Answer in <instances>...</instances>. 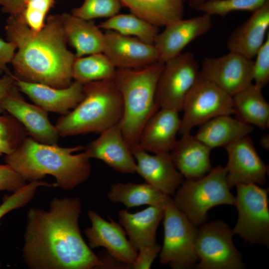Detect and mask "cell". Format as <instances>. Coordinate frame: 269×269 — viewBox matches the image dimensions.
<instances>
[{
	"label": "cell",
	"mask_w": 269,
	"mask_h": 269,
	"mask_svg": "<svg viewBox=\"0 0 269 269\" xmlns=\"http://www.w3.org/2000/svg\"><path fill=\"white\" fill-rule=\"evenodd\" d=\"M82 209L77 197L55 198L48 210L30 209L26 217L22 257L33 269H92L104 263L80 232Z\"/></svg>",
	"instance_id": "6da1fadb"
},
{
	"label": "cell",
	"mask_w": 269,
	"mask_h": 269,
	"mask_svg": "<svg viewBox=\"0 0 269 269\" xmlns=\"http://www.w3.org/2000/svg\"><path fill=\"white\" fill-rule=\"evenodd\" d=\"M5 28L7 41L17 49L11 62L16 79L57 88L71 84L76 57L67 48L61 14L49 16L38 32L18 14L10 15Z\"/></svg>",
	"instance_id": "7a4b0ae2"
},
{
	"label": "cell",
	"mask_w": 269,
	"mask_h": 269,
	"mask_svg": "<svg viewBox=\"0 0 269 269\" xmlns=\"http://www.w3.org/2000/svg\"><path fill=\"white\" fill-rule=\"evenodd\" d=\"M78 145L62 147L38 142L27 137L12 153L6 155L4 161L25 181H38L46 175L55 177L56 186L70 190L83 183L91 171L90 158Z\"/></svg>",
	"instance_id": "3957f363"
},
{
	"label": "cell",
	"mask_w": 269,
	"mask_h": 269,
	"mask_svg": "<svg viewBox=\"0 0 269 269\" xmlns=\"http://www.w3.org/2000/svg\"><path fill=\"white\" fill-rule=\"evenodd\" d=\"M164 64L159 61L140 69H117L113 77L123 102V116L118 125L131 151L138 146L145 125L160 109L155 93Z\"/></svg>",
	"instance_id": "277c9868"
},
{
	"label": "cell",
	"mask_w": 269,
	"mask_h": 269,
	"mask_svg": "<svg viewBox=\"0 0 269 269\" xmlns=\"http://www.w3.org/2000/svg\"><path fill=\"white\" fill-rule=\"evenodd\" d=\"M83 86V99L56 122L55 126L60 136L101 133L122 119L123 98L113 78L85 83Z\"/></svg>",
	"instance_id": "5b68a950"
},
{
	"label": "cell",
	"mask_w": 269,
	"mask_h": 269,
	"mask_svg": "<svg viewBox=\"0 0 269 269\" xmlns=\"http://www.w3.org/2000/svg\"><path fill=\"white\" fill-rule=\"evenodd\" d=\"M227 173L226 166L218 165L198 179L184 180L176 191L173 202L195 226L205 223L213 207L234 205L235 197L230 191Z\"/></svg>",
	"instance_id": "8992f818"
},
{
	"label": "cell",
	"mask_w": 269,
	"mask_h": 269,
	"mask_svg": "<svg viewBox=\"0 0 269 269\" xmlns=\"http://www.w3.org/2000/svg\"><path fill=\"white\" fill-rule=\"evenodd\" d=\"M164 239L159 262L174 269L195 267L198 260L195 250L198 227L176 206L172 199L163 214Z\"/></svg>",
	"instance_id": "52a82bcc"
},
{
	"label": "cell",
	"mask_w": 269,
	"mask_h": 269,
	"mask_svg": "<svg viewBox=\"0 0 269 269\" xmlns=\"http://www.w3.org/2000/svg\"><path fill=\"white\" fill-rule=\"evenodd\" d=\"M179 134L191 133L192 129L215 117L234 114L232 96L203 75L200 70L182 106Z\"/></svg>",
	"instance_id": "ba28073f"
},
{
	"label": "cell",
	"mask_w": 269,
	"mask_h": 269,
	"mask_svg": "<svg viewBox=\"0 0 269 269\" xmlns=\"http://www.w3.org/2000/svg\"><path fill=\"white\" fill-rule=\"evenodd\" d=\"M234 205L238 218L232 230L234 234L250 244H269L268 189L257 184H238Z\"/></svg>",
	"instance_id": "9c48e42d"
},
{
	"label": "cell",
	"mask_w": 269,
	"mask_h": 269,
	"mask_svg": "<svg viewBox=\"0 0 269 269\" xmlns=\"http://www.w3.org/2000/svg\"><path fill=\"white\" fill-rule=\"evenodd\" d=\"M234 234L221 220L204 223L198 228L195 250L199 269H241V254L233 242Z\"/></svg>",
	"instance_id": "30bf717a"
},
{
	"label": "cell",
	"mask_w": 269,
	"mask_h": 269,
	"mask_svg": "<svg viewBox=\"0 0 269 269\" xmlns=\"http://www.w3.org/2000/svg\"><path fill=\"white\" fill-rule=\"evenodd\" d=\"M164 207L149 206L134 213L126 210L118 211L120 224L126 231L130 243L138 252L131 268L150 269L160 252L161 247L156 244V233L163 217Z\"/></svg>",
	"instance_id": "8fae6325"
},
{
	"label": "cell",
	"mask_w": 269,
	"mask_h": 269,
	"mask_svg": "<svg viewBox=\"0 0 269 269\" xmlns=\"http://www.w3.org/2000/svg\"><path fill=\"white\" fill-rule=\"evenodd\" d=\"M199 73L197 61L191 52L181 53L165 62L156 89L158 107L182 111L184 99Z\"/></svg>",
	"instance_id": "7c38bea8"
},
{
	"label": "cell",
	"mask_w": 269,
	"mask_h": 269,
	"mask_svg": "<svg viewBox=\"0 0 269 269\" xmlns=\"http://www.w3.org/2000/svg\"><path fill=\"white\" fill-rule=\"evenodd\" d=\"M228 154L227 182L229 188L238 184L263 185L267 180L268 166L261 159L249 135L225 147Z\"/></svg>",
	"instance_id": "4fadbf2b"
},
{
	"label": "cell",
	"mask_w": 269,
	"mask_h": 269,
	"mask_svg": "<svg viewBox=\"0 0 269 269\" xmlns=\"http://www.w3.org/2000/svg\"><path fill=\"white\" fill-rule=\"evenodd\" d=\"M254 61L230 52L218 57L206 58L201 73L231 96L253 83Z\"/></svg>",
	"instance_id": "5bb4252c"
},
{
	"label": "cell",
	"mask_w": 269,
	"mask_h": 269,
	"mask_svg": "<svg viewBox=\"0 0 269 269\" xmlns=\"http://www.w3.org/2000/svg\"><path fill=\"white\" fill-rule=\"evenodd\" d=\"M104 34L103 53L117 69H140L160 61L153 44L113 30H106Z\"/></svg>",
	"instance_id": "9a60e30c"
},
{
	"label": "cell",
	"mask_w": 269,
	"mask_h": 269,
	"mask_svg": "<svg viewBox=\"0 0 269 269\" xmlns=\"http://www.w3.org/2000/svg\"><path fill=\"white\" fill-rule=\"evenodd\" d=\"M88 216L91 226L85 230L91 249L105 248L112 258L127 265L131 269L135 261L137 252L126 238V232L122 225L110 218L106 221L95 211L90 210Z\"/></svg>",
	"instance_id": "2e32d148"
},
{
	"label": "cell",
	"mask_w": 269,
	"mask_h": 269,
	"mask_svg": "<svg viewBox=\"0 0 269 269\" xmlns=\"http://www.w3.org/2000/svg\"><path fill=\"white\" fill-rule=\"evenodd\" d=\"M212 24V16L203 13L187 19L182 18L165 26L153 44L160 61L165 63L180 55L189 43L207 33Z\"/></svg>",
	"instance_id": "e0dca14e"
},
{
	"label": "cell",
	"mask_w": 269,
	"mask_h": 269,
	"mask_svg": "<svg viewBox=\"0 0 269 269\" xmlns=\"http://www.w3.org/2000/svg\"><path fill=\"white\" fill-rule=\"evenodd\" d=\"M15 85L3 98L1 106L24 127L28 134L36 141L57 145L59 134L49 121L47 112L37 105L26 102Z\"/></svg>",
	"instance_id": "ac0fdd59"
},
{
	"label": "cell",
	"mask_w": 269,
	"mask_h": 269,
	"mask_svg": "<svg viewBox=\"0 0 269 269\" xmlns=\"http://www.w3.org/2000/svg\"><path fill=\"white\" fill-rule=\"evenodd\" d=\"M132 152L136 160V172L162 193L174 196L184 178L175 167L170 152L150 154L139 146Z\"/></svg>",
	"instance_id": "d6986e66"
},
{
	"label": "cell",
	"mask_w": 269,
	"mask_h": 269,
	"mask_svg": "<svg viewBox=\"0 0 269 269\" xmlns=\"http://www.w3.org/2000/svg\"><path fill=\"white\" fill-rule=\"evenodd\" d=\"M84 150L90 158L100 159L118 172H136V162L118 124L101 132Z\"/></svg>",
	"instance_id": "ffe728a7"
},
{
	"label": "cell",
	"mask_w": 269,
	"mask_h": 269,
	"mask_svg": "<svg viewBox=\"0 0 269 269\" xmlns=\"http://www.w3.org/2000/svg\"><path fill=\"white\" fill-rule=\"evenodd\" d=\"M15 85L35 104L45 111L65 115L84 98L83 84L74 81L65 88L28 82L15 78Z\"/></svg>",
	"instance_id": "44dd1931"
},
{
	"label": "cell",
	"mask_w": 269,
	"mask_h": 269,
	"mask_svg": "<svg viewBox=\"0 0 269 269\" xmlns=\"http://www.w3.org/2000/svg\"><path fill=\"white\" fill-rule=\"evenodd\" d=\"M179 113L172 109H159L142 129L138 146L152 153L170 152L180 127Z\"/></svg>",
	"instance_id": "7402d4cb"
},
{
	"label": "cell",
	"mask_w": 269,
	"mask_h": 269,
	"mask_svg": "<svg viewBox=\"0 0 269 269\" xmlns=\"http://www.w3.org/2000/svg\"><path fill=\"white\" fill-rule=\"evenodd\" d=\"M170 151L173 163L186 180L198 179L212 169L209 147L191 133L181 135Z\"/></svg>",
	"instance_id": "603a6c76"
},
{
	"label": "cell",
	"mask_w": 269,
	"mask_h": 269,
	"mask_svg": "<svg viewBox=\"0 0 269 269\" xmlns=\"http://www.w3.org/2000/svg\"><path fill=\"white\" fill-rule=\"evenodd\" d=\"M269 27V0L231 33L227 47L230 52L253 59L264 44Z\"/></svg>",
	"instance_id": "cb8c5ba5"
},
{
	"label": "cell",
	"mask_w": 269,
	"mask_h": 269,
	"mask_svg": "<svg viewBox=\"0 0 269 269\" xmlns=\"http://www.w3.org/2000/svg\"><path fill=\"white\" fill-rule=\"evenodd\" d=\"M61 16L67 42L75 49L76 57L103 52L105 34L99 26L72 13Z\"/></svg>",
	"instance_id": "d4e9b609"
},
{
	"label": "cell",
	"mask_w": 269,
	"mask_h": 269,
	"mask_svg": "<svg viewBox=\"0 0 269 269\" xmlns=\"http://www.w3.org/2000/svg\"><path fill=\"white\" fill-rule=\"evenodd\" d=\"M253 127L230 115L215 117L200 125L195 137L212 149L249 135Z\"/></svg>",
	"instance_id": "484cf974"
},
{
	"label": "cell",
	"mask_w": 269,
	"mask_h": 269,
	"mask_svg": "<svg viewBox=\"0 0 269 269\" xmlns=\"http://www.w3.org/2000/svg\"><path fill=\"white\" fill-rule=\"evenodd\" d=\"M122 6L149 23L166 26L183 18V0H120Z\"/></svg>",
	"instance_id": "4316f807"
},
{
	"label": "cell",
	"mask_w": 269,
	"mask_h": 269,
	"mask_svg": "<svg viewBox=\"0 0 269 269\" xmlns=\"http://www.w3.org/2000/svg\"><path fill=\"white\" fill-rule=\"evenodd\" d=\"M262 88L252 83L232 96L234 114L241 121L261 129L269 127V104Z\"/></svg>",
	"instance_id": "83f0119b"
},
{
	"label": "cell",
	"mask_w": 269,
	"mask_h": 269,
	"mask_svg": "<svg viewBox=\"0 0 269 269\" xmlns=\"http://www.w3.org/2000/svg\"><path fill=\"white\" fill-rule=\"evenodd\" d=\"M107 197L111 202L121 203L128 208L143 205L165 207L172 199L146 182L114 183L110 188Z\"/></svg>",
	"instance_id": "f1b7e54d"
},
{
	"label": "cell",
	"mask_w": 269,
	"mask_h": 269,
	"mask_svg": "<svg viewBox=\"0 0 269 269\" xmlns=\"http://www.w3.org/2000/svg\"><path fill=\"white\" fill-rule=\"evenodd\" d=\"M98 26L106 30H113L124 35L137 38L149 44H154L159 33V27L132 13H118L101 22Z\"/></svg>",
	"instance_id": "f546056e"
},
{
	"label": "cell",
	"mask_w": 269,
	"mask_h": 269,
	"mask_svg": "<svg viewBox=\"0 0 269 269\" xmlns=\"http://www.w3.org/2000/svg\"><path fill=\"white\" fill-rule=\"evenodd\" d=\"M117 68L103 52L76 57L72 68L75 81L85 84L113 79Z\"/></svg>",
	"instance_id": "4dcf8cb0"
},
{
	"label": "cell",
	"mask_w": 269,
	"mask_h": 269,
	"mask_svg": "<svg viewBox=\"0 0 269 269\" xmlns=\"http://www.w3.org/2000/svg\"><path fill=\"white\" fill-rule=\"evenodd\" d=\"M29 135L22 124L12 115L0 116V152L9 155Z\"/></svg>",
	"instance_id": "1f68e13d"
},
{
	"label": "cell",
	"mask_w": 269,
	"mask_h": 269,
	"mask_svg": "<svg viewBox=\"0 0 269 269\" xmlns=\"http://www.w3.org/2000/svg\"><path fill=\"white\" fill-rule=\"evenodd\" d=\"M269 0H206L194 9L211 16H225L237 11L254 12Z\"/></svg>",
	"instance_id": "d6a6232c"
},
{
	"label": "cell",
	"mask_w": 269,
	"mask_h": 269,
	"mask_svg": "<svg viewBox=\"0 0 269 269\" xmlns=\"http://www.w3.org/2000/svg\"><path fill=\"white\" fill-rule=\"evenodd\" d=\"M122 6L120 0H84L79 7L71 12L75 16L91 20L98 18H110L119 13Z\"/></svg>",
	"instance_id": "836d02e7"
},
{
	"label": "cell",
	"mask_w": 269,
	"mask_h": 269,
	"mask_svg": "<svg viewBox=\"0 0 269 269\" xmlns=\"http://www.w3.org/2000/svg\"><path fill=\"white\" fill-rule=\"evenodd\" d=\"M56 0H27L18 15L31 30L38 32L43 27L46 15Z\"/></svg>",
	"instance_id": "e575fe53"
},
{
	"label": "cell",
	"mask_w": 269,
	"mask_h": 269,
	"mask_svg": "<svg viewBox=\"0 0 269 269\" xmlns=\"http://www.w3.org/2000/svg\"><path fill=\"white\" fill-rule=\"evenodd\" d=\"M40 186L56 187L55 183L51 184L41 181L30 182L14 192L11 195H5L0 205V219L11 211L22 207L29 203L34 197L37 189Z\"/></svg>",
	"instance_id": "d590c367"
},
{
	"label": "cell",
	"mask_w": 269,
	"mask_h": 269,
	"mask_svg": "<svg viewBox=\"0 0 269 269\" xmlns=\"http://www.w3.org/2000/svg\"><path fill=\"white\" fill-rule=\"evenodd\" d=\"M254 61L253 77L256 86L263 88L269 81V33Z\"/></svg>",
	"instance_id": "8d00e7d4"
},
{
	"label": "cell",
	"mask_w": 269,
	"mask_h": 269,
	"mask_svg": "<svg viewBox=\"0 0 269 269\" xmlns=\"http://www.w3.org/2000/svg\"><path fill=\"white\" fill-rule=\"evenodd\" d=\"M25 184V180L9 165L0 164V191L14 192Z\"/></svg>",
	"instance_id": "74e56055"
},
{
	"label": "cell",
	"mask_w": 269,
	"mask_h": 269,
	"mask_svg": "<svg viewBox=\"0 0 269 269\" xmlns=\"http://www.w3.org/2000/svg\"><path fill=\"white\" fill-rule=\"evenodd\" d=\"M16 49L15 43L0 38V69L6 74H11L7 65L11 62Z\"/></svg>",
	"instance_id": "f35d334b"
},
{
	"label": "cell",
	"mask_w": 269,
	"mask_h": 269,
	"mask_svg": "<svg viewBox=\"0 0 269 269\" xmlns=\"http://www.w3.org/2000/svg\"><path fill=\"white\" fill-rule=\"evenodd\" d=\"M14 82L15 77L11 74H6L0 78V114L5 112L1 106L2 100L14 86Z\"/></svg>",
	"instance_id": "ab89813d"
},
{
	"label": "cell",
	"mask_w": 269,
	"mask_h": 269,
	"mask_svg": "<svg viewBox=\"0 0 269 269\" xmlns=\"http://www.w3.org/2000/svg\"><path fill=\"white\" fill-rule=\"evenodd\" d=\"M27 0H0L2 12L10 15L20 13Z\"/></svg>",
	"instance_id": "60d3db41"
},
{
	"label": "cell",
	"mask_w": 269,
	"mask_h": 269,
	"mask_svg": "<svg viewBox=\"0 0 269 269\" xmlns=\"http://www.w3.org/2000/svg\"><path fill=\"white\" fill-rule=\"evenodd\" d=\"M260 144L262 147L266 149H269V135H266L261 138L260 140Z\"/></svg>",
	"instance_id": "b9f144b4"
},
{
	"label": "cell",
	"mask_w": 269,
	"mask_h": 269,
	"mask_svg": "<svg viewBox=\"0 0 269 269\" xmlns=\"http://www.w3.org/2000/svg\"><path fill=\"white\" fill-rule=\"evenodd\" d=\"M206 0H187L189 6L194 9L202 4Z\"/></svg>",
	"instance_id": "7bdbcfd3"
},
{
	"label": "cell",
	"mask_w": 269,
	"mask_h": 269,
	"mask_svg": "<svg viewBox=\"0 0 269 269\" xmlns=\"http://www.w3.org/2000/svg\"><path fill=\"white\" fill-rule=\"evenodd\" d=\"M3 73V71L0 69V75L2 74Z\"/></svg>",
	"instance_id": "ee69618b"
},
{
	"label": "cell",
	"mask_w": 269,
	"mask_h": 269,
	"mask_svg": "<svg viewBox=\"0 0 269 269\" xmlns=\"http://www.w3.org/2000/svg\"><path fill=\"white\" fill-rule=\"evenodd\" d=\"M1 154H2V153L0 152V155H1Z\"/></svg>",
	"instance_id": "f6af8a7d"
},
{
	"label": "cell",
	"mask_w": 269,
	"mask_h": 269,
	"mask_svg": "<svg viewBox=\"0 0 269 269\" xmlns=\"http://www.w3.org/2000/svg\"><path fill=\"white\" fill-rule=\"evenodd\" d=\"M183 1H184L185 0H183Z\"/></svg>",
	"instance_id": "bcb514c9"
}]
</instances>
